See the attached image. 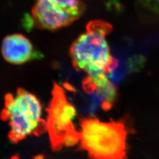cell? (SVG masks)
Returning a JSON list of instances; mask_svg holds the SVG:
<instances>
[{"label":"cell","mask_w":159,"mask_h":159,"mask_svg":"<svg viewBox=\"0 0 159 159\" xmlns=\"http://www.w3.org/2000/svg\"><path fill=\"white\" fill-rule=\"evenodd\" d=\"M111 25L101 20L90 21L70 48L74 67L87 74V80L97 83L107 78L117 63L110 53L106 36Z\"/></svg>","instance_id":"cell-1"},{"label":"cell","mask_w":159,"mask_h":159,"mask_svg":"<svg viewBox=\"0 0 159 159\" xmlns=\"http://www.w3.org/2000/svg\"><path fill=\"white\" fill-rule=\"evenodd\" d=\"M127 133L122 121L103 122L93 118L81 120V146L91 159H127Z\"/></svg>","instance_id":"cell-2"},{"label":"cell","mask_w":159,"mask_h":159,"mask_svg":"<svg viewBox=\"0 0 159 159\" xmlns=\"http://www.w3.org/2000/svg\"><path fill=\"white\" fill-rule=\"evenodd\" d=\"M41 104L34 94L23 89H18L16 94H7L1 117L9 121L11 142L17 143L30 135L43 133L47 123L41 119Z\"/></svg>","instance_id":"cell-3"},{"label":"cell","mask_w":159,"mask_h":159,"mask_svg":"<svg viewBox=\"0 0 159 159\" xmlns=\"http://www.w3.org/2000/svg\"><path fill=\"white\" fill-rule=\"evenodd\" d=\"M84 11L81 0H36L32 20L38 29L54 30L70 25Z\"/></svg>","instance_id":"cell-4"},{"label":"cell","mask_w":159,"mask_h":159,"mask_svg":"<svg viewBox=\"0 0 159 159\" xmlns=\"http://www.w3.org/2000/svg\"><path fill=\"white\" fill-rule=\"evenodd\" d=\"M75 115V109L68 102L63 88L55 83L48 108L47 123V129L54 151L61 150L64 146L63 141L66 135L75 130L72 122Z\"/></svg>","instance_id":"cell-5"},{"label":"cell","mask_w":159,"mask_h":159,"mask_svg":"<svg viewBox=\"0 0 159 159\" xmlns=\"http://www.w3.org/2000/svg\"><path fill=\"white\" fill-rule=\"evenodd\" d=\"M2 56L8 63L21 64L35 57V52L30 41L22 34L7 36L1 46Z\"/></svg>","instance_id":"cell-6"},{"label":"cell","mask_w":159,"mask_h":159,"mask_svg":"<svg viewBox=\"0 0 159 159\" xmlns=\"http://www.w3.org/2000/svg\"><path fill=\"white\" fill-rule=\"evenodd\" d=\"M139 14L146 20H159V0H136Z\"/></svg>","instance_id":"cell-7"},{"label":"cell","mask_w":159,"mask_h":159,"mask_svg":"<svg viewBox=\"0 0 159 159\" xmlns=\"http://www.w3.org/2000/svg\"><path fill=\"white\" fill-rule=\"evenodd\" d=\"M80 140L79 133L76 130L67 133L64 139L63 144L66 147L73 146Z\"/></svg>","instance_id":"cell-8"},{"label":"cell","mask_w":159,"mask_h":159,"mask_svg":"<svg viewBox=\"0 0 159 159\" xmlns=\"http://www.w3.org/2000/svg\"><path fill=\"white\" fill-rule=\"evenodd\" d=\"M34 159H44V156L42 154H40L38 156H36L35 157H34Z\"/></svg>","instance_id":"cell-9"},{"label":"cell","mask_w":159,"mask_h":159,"mask_svg":"<svg viewBox=\"0 0 159 159\" xmlns=\"http://www.w3.org/2000/svg\"><path fill=\"white\" fill-rule=\"evenodd\" d=\"M11 159H19V158L17 156H14V157H12Z\"/></svg>","instance_id":"cell-10"}]
</instances>
